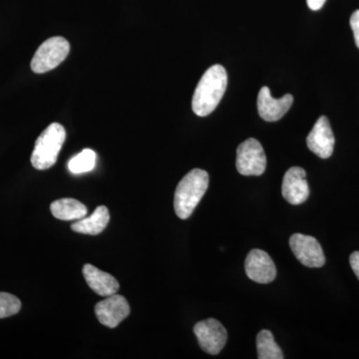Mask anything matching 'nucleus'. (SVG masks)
<instances>
[{"instance_id": "nucleus-1", "label": "nucleus", "mask_w": 359, "mask_h": 359, "mask_svg": "<svg viewBox=\"0 0 359 359\" xmlns=\"http://www.w3.org/2000/svg\"><path fill=\"white\" fill-rule=\"evenodd\" d=\"M228 85V74L224 66L212 65L205 71L194 93L192 108L200 117L211 114L218 107Z\"/></svg>"}, {"instance_id": "nucleus-2", "label": "nucleus", "mask_w": 359, "mask_h": 359, "mask_svg": "<svg viewBox=\"0 0 359 359\" xmlns=\"http://www.w3.org/2000/svg\"><path fill=\"white\" fill-rule=\"evenodd\" d=\"M209 187V174L194 169L180 181L174 198V209L180 219H187L195 211Z\"/></svg>"}, {"instance_id": "nucleus-3", "label": "nucleus", "mask_w": 359, "mask_h": 359, "mask_svg": "<svg viewBox=\"0 0 359 359\" xmlns=\"http://www.w3.org/2000/svg\"><path fill=\"white\" fill-rule=\"evenodd\" d=\"M66 139L65 127L58 123H52L35 142L32 155V164L35 169L47 170L57 161L59 153Z\"/></svg>"}, {"instance_id": "nucleus-4", "label": "nucleus", "mask_w": 359, "mask_h": 359, "mask_svg": "<svg viewBox=\"0 0 359 359\" xmlns=\"http://www.w3.org/2000/svg\"><path fill=\"white\" fill-rule=\"evenodd\" d=\"M70 44L65 37L55 36L45 40L35 52L32 69L37 74L48 72L60 65L67 57Z\"/></svg>"}, {"instance_id": "nucleus-5", "label": "nucleus", "mask_w": 359, "mask_h": 359, "mask_svg": "<svg viewBox=\"0 0 359 359\" xmlns=\"http://www.w3.org/2000/svg\"><path fill=\"white\" fill-rule=\"evenodd\" d=\"M236 166L243 176H261L266 171V157L263 146L254 138L240 144L237 150Z\"/></svg>"}, {"instance_id": "nucleus-6", "label": "nucleus", "mask_w": 359, "mask_h": 359, "mask_svg": "<svg viewBox=\"0 0 359 359\" xmlns=\"http://www.w3.org/2000/svg\"><path fill=\"white\" fill-rule=\"evenodd\" d=\"M194 332L203 351L212 355L221 353L228 339L226 328L215 318L200 321L194 327Z\"/></svg>"}, {"instance_id": "nucleus-7", "label": "nucleus", "mask_w": 359, "mask_h": 359, "mask_svg": "<svg viewBox=\"0 0 359 359\" xmlns=\"http://www.w3.org/2000/svg\"><path fill=\"white\" fill-rule=\"evenodd\" d=\"M290 247L295 257L308 268H321L325 264L323 248L316 238L294 233L290 238Z\"/></svg>"}, {"instance_id": "nucleus-8", "label": "nucleus", "mask_w": 359, "mask_h": 359, "mask_svg": "<svg viewBox=\"0 0 359 359\" xmlns=\"http://www.w3.org/2000/svg\"><path fill=\"white\" fill-rule=\"evenodd\" d=\"M95 313L101 325L115 328L128 318L130 306L124 297L115 294L98 302L95 306Z\"/></svg>"}, {"instance_id": "nucleus-9", "label": "nucleus", "mask_w": 359, "mask_h": 359, "mask_svg": "<svg viewBox=\"0 0 359 359\" xmlns=\"http://www.w3.org/2000/svg\"><path fill=\"white\" fill-rule=\"evenodd\" d=\"M306 144L309 150L321 159H327L332 155L335 144L334 135L325 116H321L314 124L306 138Z\"/></svg>"}, {"instance_id": "nucleus-10", "label": "nucleus", "mask_w": 359, "mask_h": 359, "mask_svg": "<svg viewBox=\"0 0 359 359\" xmlns=\"http://www.w3.org/2000/svg\"><path fill=\"white\" fill-rule=\"evenodd\" d=\"M245 273L250 280L259 283H269L276 276V264L268 252L252 250L245 263Z\"/></svg>"}, {"instance_id": "nucleus-11", "label": "nucleus", "mask_w": 359, "mask_h": 359, "mask_svg": "<svg viewBox=\"0 0 359 359\" xmlns=\"http://www.w3.org/2000/svg\"><path fill=\"white\" fill-rule=\"evenodd\" d=\"M283 197L292 205L304 204L309 197V187L306 173L301 167L287 170L283 180Z\"/></svg>"}, {"instance_id": "nucleus-12", "label": "nucleus", "mask_w": 359, "mask_h": 359, "mask_svg": "<svg viewBox=\"0 0 359 359\" xmlns=\"http://www.w3.org/2000/svg\"><path fill=\"white\" fill-rule=\"evenodd\" d=\"M294 103V97L285 94L280 99L271 96L269 87L264 86L257 96V111L262 119L268 122H276L282 119Z\"/></svg>"}, {"instance_id": "nucleus-13", "label": "nucleus", "mask_w": 359, "mask_h": 359, "mask_svg": "<svg viewBox=\"0 0 359 359\" xmlns=\"http://www.w3.org/2000/svg\"><path fill=\"white\" fill-rule=\"evenodd\" d=\"M85 280L90 289L95 292L97 294L102 297H110L115 294L119 290V283L114 276L100 271L92 264H86L82 269Z\"/></svg>"}, {"instance_id": "nucleus-14", "label": "nucleus", "mask_w": 359, "mask_h": 359, "mask_svg": "<svg viewBox=\"0 0 359 359\" xmlns=\"http://www.w3.org/2000/svg\"><path fill=\"white\" fill-rule=\"evenodd\" d=\"M110 221L109 211L105 205H99L88 218L78 219L72 224V231L85 235L96 236L102 233Z\"/></svg>"}, {"instance_id": "nucleus-15", "label": "nucleus", "mask_w": 359, "mask_h": 359, "mask_svg": "<svg viewBox=\"0 0 359 359\" xmlns=\"http://www.w3.org/2000/svg\"><path fill=\"white\" fill-rule=\"evenodd\" d=\"M50 211L56 219L62 221L81 219L85 218L88 212L86 205L71 198H65L52 203Z\"/></svg>"}, {"instance_id": "nucleus-16", "label": "nucleus", "mask_w": 359, "mask_h": 359, "mask_svg": "<svg viewBox=\"0 0 359 359\" xmlns=\"http://www.w3.org/2000/svg\"><path fill=\"white\" fill-rule=\"evenodd\" d=\"M257 358L259 359H283V351L276 344L273 335L269 330H264L257 337Z\"/></svg>"}, {"instance_id": "nucleus-17", "label": "nucleus", "mask_w": 359, "mask_h": 359, "mask_svg": "<svg viewBox=\"0 0 359 359\" xmlns=\"http://www.w3.org/2000/svg\"><path fill=\"white\" fill-rule=\"evenodd\" d=\"M97 155L91 149H84L68 163V169L72 174H84L96 167Z\"/></svg>"}, {"instance_id": "nucleus-18", "label": "nucleus", "mask_w": 359, "mask_h": 359, "mask_svg": "<svg viewBox=\"0 0 359 359\" xmlns=\"http://www.w3.org/2000/svg\"><path fill=\"white\" fill-rule=\"evenodd\" d=\"M21 302L15 295L0 292V318H9L20 313Z\"/></svg>"}, {"instance_id": "nucleus-19", "label": "nucleus", "mask_w": 359, "mask_h": 359, "mask_svg": "<svg viewBox=\"0 0 359 359\" xmlns=\"http://www.w3.org/2000/svg\"><path fill=\"white\" fill-rule=\"evenodd\" d=\"M351 26L353 32L356 46L359 48V9L358 11H354L353 15H351Z\"/></svg>"}, {"instance_id": "nucleus-20", "label": "nucleus", "mask_w": 359, "mask_h": 359, "mask_svg": "<svg viewBox=\"0 0 359 359\" xmlns=\"http://www.w3.org/2000/svg\"><path fill=\"white\" fill-rule=\"evenodd\" d=\"M349 263H351V269L358 276L359 280V252H353L349 257Z\"/></svg>"}, {"instance_id": "nucleus-21", "label": "nucleus", "mask_w": 359, "mask_h": 359, "mask_svg": "<svg viewBox=\"0 0 359 359\" xmlns=\"http://www.w3.org/2000/svg\"><path fill=\"white\" fill-rule=\"evenodd\" d=\"M325 1H327V0H306V4H308L311 11H320L321 7L325 6Z\"/></svg>"}]
</instances>
